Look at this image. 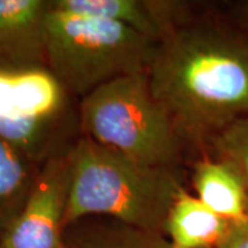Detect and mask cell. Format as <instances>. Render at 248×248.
I'll list each match as a JSON object with an SVG mask.
<instances>
[{
  "instance_id": "cell-7",
  "label": "cell",
  "mask_w": 248,
  "mask_h": 248,
  "mask_svg": "<svg viewBox=\"0 0 248 248\" xmlns=\"http://www.w3.org/2000/svg\"><path fill=\"white\" fill-rule=\"evenodd\" d=\"M55 3L72 13L120 22L157 43L192 13L189 3L169 0H55Z\"/></svg>"
},
{
  "instance_id": "cell-12",
  "label": "cell",
  "mask_w": 248,
  "mask_h": 248,
  "mask_svg": "<svg viewBox=\"0 0 248 248\" xmlns=\"http://www.w3.org/2000/svg\"><path fill=\"white\" fill-rule=\"evenodd\" d=\"M42 167L0 141V239L27 203Z\"/></svg>"
},
{
  "instance_id": "cell-8",
  "label": "cell",
  "mask_w": 248,
  "mask_h": 248,
  "mask_svg": "<svg viewBox=\"0 0 248 248\" xmlns=\"http://www.w3.org/2000/svg\"><path fill=\"white\" fill-rule=\"evenodd\" d=\"M48 0H0V60L46 63V19Z\"/></svg>"
},
{
  "instance_id": "cell-14",
  "label": "cell",
  "mask_w": 248,
  "mask_h": 248,
  "mask_svg": "<svg viewBox=\"0 0 248 248\" xmlns=\"http://www.w3.org/2000/svg\"><path fill=\"white\" fill-rule=\"evenodd\" d=\"M215 248H248V207L241 219L229 222L228 231Z\"/></svg>"
},
{
  "instance_id": "cell-1",
  "label": "cell",
  "mask_w": 248,
  "mask_h": 248,
  "mask_svg": "<svg viewBox=\"0 0 248 248\" xmlns=\"http://www.w3.org/2000/svg\"><path fill=\"white\" fill-rule=\"evenodd\" d=\"M148 75L153 95L197 157L248 116V29L192 11L160 40Z\"/></svg>"
},
{
  "instance_id": "cell-9",
  "label": "cell",
  "mask_w": 248,
  "mask_h": 248,
  "mask_svg": "<svg viewBox=\"0 0 248 248\" xmlns=\"http://www.w3.org/2000/svg\"><path fill=\"white\" fill-rule=\"evenodd\" d=\"M190 182L197 199L225 221L246 215L248 187L231 164L200 155L190 163Z\"/></svg>"
},
{
  "instance_id": "cell-10",
  "label": "cell",
  "mask_w": 248,
  "mask_h": 248,
  "mask_svg": "<svg viewBox=\"0 0 248 248\" xmlns=\"http://www.w3.org/2000/svg\"><path fill=\"white\" fill-rule=\"evenodd\" d=\"M229 222L213 213L197 196L181 189L170 207L164 237L172 248H215Z\"/></svg>"
},
{
  "instance_id": "cell-13",
  "label": "cell",
  "mask_w": 248,
  "mask_h": 248,
  "mask_svg": "<svg viewBox=\"0 0 248 248\" xmlns=\"http://www.w3.org/2000/svg\"><path fill=\"white\" fill-rule=\"evenodd\" d=\"M203 155L231 164L248 187V116L213 138Z\"/></svg>"
},
{
  "instance_id": "cell-3",
  "label": "cell",
  "mask_w": 248,
  "mask_h": 248,
  "mask_svg": "<svg viewBox=\"0 0 248 248\" xmlns=\"http://www.w3.org/2000/svg\"><path fill=\"white\" fill-rule=\"evenodd\" d=\"M157 46L120 22L72 13L51 0L46 63L79 99L117 78L149 73Z\"/></svg>"
},
{
  "instance_id": "cell-5",
  "label": "cell",
  "mask_w": 248,
  "mask_h": 248,
  "mask_svg": "<svg viewBox=\"0 0 248 248\" xmlns=\"http://www.w3.org/2000/svg\"><path fill=\"white\" fill-rule=\"evenodd\" d=\"M79 104L47 65L0 60V141L36 164L76 146L83 137Z\"/></svg>"
},
{
  "instance_id": "cell-6",
  "label": "cell",
  "mask_w": 248,
  "mask_h": 248,
  "mask_svg": "<svg viewBox=\"0 0 248 248\" xmlns=\"http://www.w3.org/2000/svg\"><path fill=\"white\" fill-rule=\"evenodd\" d=\"M68 186V156L43 164L27 203L1 236L0 248H65Z\"/></svg>"
},
{
  "instance_id": "cell-15",
  "label": "cell",
  "mask_w": 248,
  "mask_h": 248,
  "mask_svg": "<svg viewBox=\"0 0 248 248\" xmlns=\"http://www.w3.org/2000/svg\"><path fill=\"white\" fill-rule=\"evenodd\" d=\"M236 22L240 24L243 28L248 29V1L241 3L236 7Z\"/></svg>"
},
{
  "instance_id": "cell-2",
  "label": "cell",
  "mask_w": 248,
  "mask_h": 248,
  "mask_svg": "<svg viewBox=\"0 0 248 248\" xmlns=\"http://www.w3.org/2000/svg\"><path fill=\"white\" fill-rule=\"evenodd\" d=\"M68 160L65 229L83 218L105 217L164 236L170 207L186 187L184 170L143 164L86 137Z\"/></svg>"
},
{
  "instance_id": "cell-4",
  "label": "cell",
  "mask_w": 248,
  "mask_h": 248,
  "mask_svg": "<svg viewBox=\"0 0 248 248\" xmlns=\"http://www.w3.org/2000/svg\"><path fill=\"white\" fill-rule=\"evenodd\" d=\"M81 135L148 166L182 169L192 151L155 98L148 73L123 76L80 99Z\"/></svg>"
},
{
  "instance_id": "cell-11",
  "label": "cell",
  "mask_w": 248,
  "mask_h": 248,
  "mask_svg": "<svg viewBox=\"0 0 248 248\" xmlns=\"http://www.w3.org/2000/svg\"><path fill=\"white\" fill-rule=\"evenodd\" d=\"M105 218V217H104ZM65 248H172L171 243L160 233L142 231L105 218L104 221L75 222L65 229Z\"/></svg>"
}]
</instances>
